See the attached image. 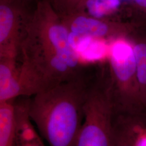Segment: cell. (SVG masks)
<instances>
[{"instance_id":"cell-12","label":"cell","mask_w":146,"mask_h":146,"mask_svg":"<svg viewBox=\"0 0 146 146\" xmlns=\"http://www.w3.org/2000/svg\"><path fill=\"white\" fill-rule=\"evenodd\" d=\"M120 5V0H87L84 11L94 17L106 19L118 11Z\"/></svg>"},{"instance_id":"cell-15","label":"cell","mask_w":146,"mask_h":146,"mask_svg":"<svg viewBox=\"0 0 146 146\" xmlns=\"http://www.w3.org/2000/svg\"><path fill=\"white\" fill-rule=\"evenodd\" d=\"M131 2L141 19L140 23L146 26V0H131Z\"/></svg>"},{"instance_id":"cell-2","label":"cell","mask_w":146,"mask_h":146,"mask_svg":"<svg viewBox=\"0 0 146 146\" xmlns=\"http://www.w3.org/2000/svg\"><path fill=\"white\" fill-rule=\"evenodd\" d=\"M90 83L82 74L29 98V115L49 146H74Z\"/></svg>"},{"instance_id":"cell-4","label":"cell","mask_w":146,"mask_h":146,"mask_svg":"<svg viewBox=\"0 0 146 146\" xmlns=\"http://www.w3.org/2000/svg\"><path fill=\"white\" fill-rule=\"evenodd\" d=\"M115 105L108 73L90 83L82 125L74 146H110Z\"/></svg>"},{"instance_id":"cell-8","label":"cell","mask_w":146,"mask_h":146,"mask_svg":"<svg viewBox=\"0 0 146 146\" xmlns=\"http://www.w3.org/2000/svg\"><path fill=\"white\" fill-rule=\"evenodd\" d=\"M29 98L15 101L16 146H46L28 113Z\"/></svg>"},{"instance_id":"cell-11","label":"cell","mask_w":146,"mask_h":146,"mask_svg":"<svg viewBox=\"0 0 146 146\" xmlns=\"http://www.w3.org/2000/svg\"><path fill=\"white\" fill-rule=\"evenodd\" d=\"M110 146H135L131 132L129 114L115 113Z\"/></svg>"},{"instance_id":"cell-7","label":"cell","mask_w":146,"mask_h":146,"mask_svg":"<svg viewBox=\"0 0 146 146\" xmlns=\"http://www.w3.org/2000/svg\"><path fill=\"white\" fill-rule=\"evenodd\" d=\"M69 41L82 65L108 60L110 40L78 35L69 31Z\"/></svg>"},{"instance_id":"cell-14","label":"cell","mask_w":146,"mask_h":146,"mask_svg":"<svg viewBox=\"0 0 146 146\" xmlns=\"http://www.w3.org/2000/svg\"><path fill=\"white\" fill-rule=\"evenodd\" d=\"M139 115H129L131 132L135 146H146V125Z\"/></svg>"},{"instance_id":"cell-10","label":"cell","mask_w":146,"mask_h":146,"mask_svg":"<svg viewBox=\"0 0 146 146\" xmlns=\"http://www.w3.org/2000/svg\"><path fill=\"white\" fill-rule=\"evenodd\" d=\"M15 101L0 102V146H16Z\"/></svg>"},{"instance_id":"cell-5","label":"cell","mask_w":146,"mask_h":146,"mask_svg":"<svg viewBox=\"0 0 146 146\" xmlns=\"http://www.w3.org/2000/svg\"><path fill=\"white\" fill-rule=\"evenodd\" d=\"M61 17L70 32L110 41L120 37H129L137 27L142 26L133 21L128 22L96 18L85 11Z\"/></svg>"},{"instance_id":"cell-6","label":"cell","mask_w":146,"mask_h":146,"mask_svg":"<svg viewBox=\"0 0 146 146\" xmlns=\"http://www.w3.org/2000/svg\"><path fill=\"white\" fill-rule=\"evenodd\" d=\"M27 13L22 0H0V58H17Z\"/></svg>"},{"instance_id":"cell-1","label":"cell","mask_w":146,"mask_h":146,"mask_svg":"<svg viewBox=\"0 0 146 146\" xmlns=\"http://www.w3.org/2000/svg\"><path fill=\"white\" fill-rule=\"evenodd\" d=\"M69 31L49 0H38L23 23L21 63L46 89L81 74L82 64L69 41Z\"/></svg>"},{"instance_id":"cell-9","label":"cell","mask_w":146,"mask_h":146,"mask_svg":"<svg viewBox=\"0 0 146 146\" xmlns=\"http://www.w3.org/2000/svg\"><path fill=\"white\" fill-rule=\"evenodd\" d=\"M135 55L139 99L143 111L146 110V26L137 27L128 37Z\"/></svg>"},{"instance_id":"cell-13","label":"cell","mask_w":146,"mask_h":146,"mask_svg":"<svg viewBox=\"0 0 146 146\" xmlns=\"http://www.w3.org/2000/svg\"><path fill=\"white\" fill-rule=\"evenodd\" d=\"M52 7L61 17L85 11L87 0H49Z\"/></svg>"},{"instance_id":"cell-3","label":"cell","mask_w":146,"mask_h":146,"mask_svg":"<svg viewBox=\"0 0 146 146\" xmlns=\"http://www.w3.org/2000/svg\"><path fill=\"white\" fill-rule=\"evenodd\" d=\"M108 78L115 112L139 115L141 107L136 78L133 47L128 37L110 41Z\"/></svg>"}]
</instances>
